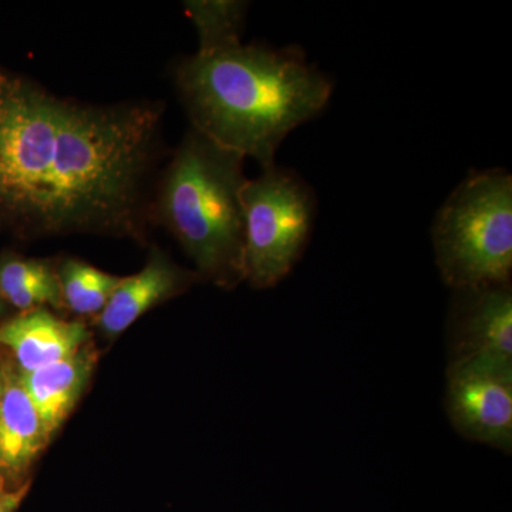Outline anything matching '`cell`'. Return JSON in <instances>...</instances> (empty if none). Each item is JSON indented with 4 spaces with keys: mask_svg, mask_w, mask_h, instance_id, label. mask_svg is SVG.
<instances>
[{
    "mask_svg": "<svg viewBox=\"0 0 512 512\" xmlns=\"http://www.w3.org/2000/svg\"><path fill=\"white\" fill-rule=\"evenodd\" d=\"M164 106L62 99L0 63V225L143 241Z\"/></svg>",
    "mask_w": 512,
    "mask_h": 512,
    "instance_id": "6da1fadb",
    "label": "cell"
},
{
    "mask_svg": "<svg viewBox=\"0 0 512 512\" xmlns=\"http://www.w3.org/2000/svg\"><path fill=\"white\" fill-rule=\"evenodd\" d=\"M175 87L192 128L221 147L275 165L282 141L328 106L333 83L295 46L237 45L185 57Z\"/></svg>",
    "mask_w": 512,
    "mask_h": 512,
    "instance_id": "7a4b0ae2",
    "label": "cell"
},
{
    "mask_svg": "<svg viewBox=\"0 0 512 512\" xmlns=\"http://www.w3.org/2000/svg\"><path fill=\"white\" fill-rule=\"evenodd\" d=\"M245 157L191 128L167 164L151 202L198 272L232 288L245 279Z\"/></svg>",
    "mask_w": 512,
    "mask_h": 512,
    "instance_id": "3957f363",
    "label": "cell"
},
{
    "mask_svg": "<svg viewBox=\"0 0 512 512\" xmlns=\"http://www.w3.org/2000/svg\"><path fill=\"white\" fill-rule=\"evenodd\" d=\"M431 238L441 278L453 291L511 284V174L471 171L437 211Z\"/></svg>",
    "mask_w": 512,
    "mask_h": 512,
    "instance_id": "277c9868",
    "label": "cell"
},
{
    "mask_svg": "<svg viewBox=\"0 0 512 512\" xmlns=\"http://www.w3.org/2000/svg\"><path fill=\"white\" fill-rule=\"evenodd\" d=\"M245 215V279L272 288L291 274L311 237L315 192L293 170L264 168L242 190Z\"/></svg>",
    "mask_w": 512,
    "mask_h": 512,
    "instance_id": "5b68a950",
    "label": "cell"
},
{
    "mask_svg": "<svg viewBox=\"0 0 512 512\" xmlns=\"http://www.w3.org/2000/svg\"><path fill=\"white\" fill-rule=\"evenodd\" d=\"M446 409L461 436L510 454L512 362L470 357L448 363Z\"/></svg>",
    "mask_w": 512,
    "mask_h": 512,
    "instance_id": "8992f818",
    "label": "cell"
},
{
    "mask_svg": "<svg viewBox=\"0 0 512 512\" xmlns=\"http://www.w3.org/2000/svg\"><path fill=\"white\" fill-rule=\"evenodd\" d=\"M448 363L470 357L512 362V286L456 289L447 323Z\"/></svg>",
    "mask_w": 512,
    "mask_h": 512,
    "instance_id": "52a82bcc",
    "label": "cell"
},
{
    "mask_svg": "<svg viewBox=\"0 0 512 512\" xmlns=\"http://www.w3.org/2000/svg\"><path fill=\"white\" fill-rule=\"evenodd\" d=\"M87 339L82 323L57 318L46 308L23 312L0 326V346L13 353L23 373L77 355Z\"/></svg>",
    "mask_w": 512,
    "mask_h": 512,
    "instance_id": "ba28073f",
    "label": "cell"
},
{
    "mask_svg": "<svg viewBox=\"0 0 512 512\" xmlns=\"http://www.w3.org/2000/svg\"><path fill=\"white\" fill-rule=\"evenodd\" d=\"M192 275L173 264L160 249L151 251L146 266L126 276L99 313V326L106 335L117 336L130 328L158 303L187 288Z\"/></svg>",
    "mask_w": 512,
    "mask_h": 512,
    "instance_id": "9c48e42d",
    "label": "cell"
},
{
    "mask_svg": "<svg viewBox=\"0 0 512 512\" xmlns=\"http://www.w3.org/2000/svg\"><path fill=\"white\" fill-rule=\"evenodd\" d=\"M47 443L42 420L20 376L3 369L0 396V468L19 473Z\"/></svg>",
    "mask_w": 512,
    "mask_h": 512,
    "instance_id": "30bf717a",
    "label": "cell"
},
{
    "mask_svg": "<svg viewBox=\"0 0 512 512\" xmlns=\"http://www.w3.org/2000/svg\"><path fill=\"white\" fill-rule=\"evenodd\" d=\"M89 375L90 360L83 352L33 372H20V382L39 413L47 441L72 412Z\"/></svg>",
    "mask_w": 512,
    "mask_h": 512,
    "instance_id": "8fae6325",
    "label": "cell"
},
{
    "mask_svg": "<svg viewBox=\"0 0 512 512\" xmlns=\"http://www.w3.org/2000/svg\"><path fill=\"white\" fill-rule=\"evenodd\" d=\"M0 296L22 312L63 308L57 269L43 259L9 255L0 259Z\"/></svg>",
    "mask_w": 512,
    "mask_h": 512,
    "instance_id": "7c38bea8",
    "label": "cell"
},
{
    "mask_svg": "<svg viewBox=\"0 0 512 512\" xmlns=\"http://www.w3.org/2000/svg\"><path fill=\"white\" fill-rule=\"evenodd\" d=\"M248 5L237 0L185 2V12L194 23L200 39L198 52H217L241 45Z\"/></svg>",
    "mask_w": 512,
    "mask_h": 512,
    "instance_id": "4fadbf2b",
    "label": "cell"
},
{
    "mask_svg": "<svg viewBox=\"0 0 512 512\" xmlns=\"http://www.w3.org/2000/svg\"><path fill=\"white\" fill-rule=\"evenodd\" d=\"M64 305L79 315H97L106 308L123 276L107 274L96 266L69 258L57 268Z\"/></svg>",
    "mask_w": 512,
    "mask_h": 512,
    "instance_id": "5bb4252c",
    "label": "cell"
},
{
    "mask_svg": "<svg viewBox=\"0 0 512 512\" xmlns=\"http://www.w3.org/2000/svg\"><path fill=\"white\" fill-rule=\"evenodd\" d=\"M25 490H20L18 493H9V491L0 488V512H15L20 501H22Z\"/></svg>",
    "mask_w": 512,
    "mask_h": 512,
    "instance_id": "9a60e30c",
    "label": "cell"
},
{
    "mask_svg": "<svg viewBox=\"0 0 512 512\" xmlns=\"http://www.w3.org/2000/svg\"><path fill=\"white\" fill-rule=\"evenodd\" d=\"M3 390V369L0 367V396H2Z\"/></svg>",
    "mask_w": 512,
    "mask_h": 512,
    "instance_id": "2e32d148",
    "label": "cell"
},
{
    "mask_svg": "<svg viewBox=\"0 0 512 512\" xmlns=\"http://www.w3.org/2000/svg\"><path fill=\"white\" fill-rule=\"evenodd\" d=\"M3 305H2V296H0V312H2Z\"/></svg>",
    "mask_w": 512,
    "mask_h": 512,
    "instance_id": "e0dca14e",
    "label": "cell"
}]
</instances>
